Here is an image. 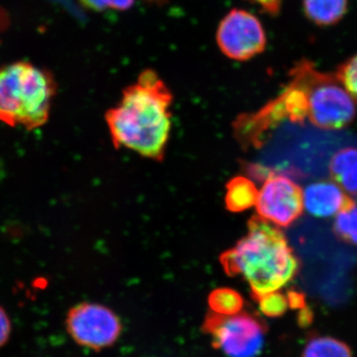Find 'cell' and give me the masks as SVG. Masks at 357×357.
<instances>
[{"label": "cell", "instance_id": "obj_15", "mask_svg": "<svg viewBox=\"0 0 357 357\" xmlns=\"http://www.w3.org/2000/svg\"><path fill=\"white\" fill-rule=\"evenodd\" d=\"M333 229L342 241L357 246V204L352 202L337 213Z\"/></svg>", "mask_w": 357, "mask_h": 357}, {"label": "cell", "instance_id": "obj_2", "mask_svg": "<svg viewBox=\"0 0 357 357\" xmlns=\"http://www.w3.org/2000/svg\"><path fill=\"white\" fill-rule=\"evenodd\" d=\"M222 263L227 274L245 279L257 299L278 292L298 271L287 239L259 217L250 220L246 236L222 256Z\"/></svg>", "mask_w": 357, "mask_h": 357}, {"label": "cell", "instance_id": "obj_5", "mask_svg": "<svg viewBox=\"0 0 357 357\" xmlns=\"http://www.w3.org/2000/svg\"><path fill=\"white\" fill-rule=\"evenodd\" d=\"M204 328L213 337L215 345L229 357H255L261 351L264 330L257 319L248 314L206 319Z\"/></svg>", "mask_w": 357, "mask_h": 357}, {"label": "cell", "instance_id": "obj_8", "mask_svg": "<svg viewBox=\"0 0 357 357\" xmlns=\"http://www.w3.org/2000/svg\"><path fill=\"white\" fill-rule=\"evenodd\" d=\"M255 206L259 218L279 227H289L304 208L302 190L286 176H269L258 191Z\"/></svg>", "mask_w": 357, "mask_h": 357}, {"label": "cell", "instance_id": "obj_6", "mask_svg": "<svg viewBox=\"0 0 357 357\" xmlns=\"http://www.w3.org/2000/svg\"><path fill=\"white\" fill-rule=\"evenodd\" d=\"M66 323L73 340L93 351L114 344L121 333L119 317L109 307L93 303H82L72 307Z\"/></svg>", "mask_w": 357, "mask_h": 357}, {"label": "cell", "instance_id": "obj_13", "mask_svg": "<svg viewBox=\"0 0 357 357\" xmlns=\"http://www.w3.org/2000/svg\"><path fill=\"white\" fill-rule=\"evenodd\" d=\"M302 357H354L349 345L337 338L317 337L307 342Z\"/></svg>", "mask_w": 357, "mask_h": 357}, {"label": "cell", "instance_id": "obj_4", "mask_svg": "<svg viewBox=\"0 0 357 357\" xmlns=\"http://www.w3.org/2000/svg\"><path fill=\"white\" fill-rule=\"evenodd\" d=\"M291 82L304 91L307 119L317 128L340 129L349 126L356 114V100L337 75L317 69L311 61L302 60L291 70Z\"/></svg>", "mask_w": 357, "mask_h": 357}, {"label": "cell", "instance_id": "obj_21", "mask_svg": "<svg viewBox=\"0 0 357 357\" xmlns=\"http://www.w3.org/2000/svg\"><path fill=\"white\" fill-rule=\"evenodd\" d=\"M289 307L292 309L302 310L306 306V300L304 295L298 292H290L288 294Z\"/></svg>", "mask_w": 357, "mask_h": 357}, {"label": "cell", "instance_id": "obj_14", "mask_svg": "<svg viewBox=\"0 0 357 357\" xmlns=\"http://www.w3.org/2000/svg\"><path fill=\"white\" fill-rule=\"evenodd\" d=\"M211 311L220 316H232L238 314L243 307L241 294L229 288H218L208 297Z\"/></svg>", "mask_w": 357, "mask_h": 357}, {"label": "cell", "instance_id": "obj_3", "mask_svg": "<svg viewBox=\"0 0 357 357\" xmlns=\"http://www.w3.org/2000/svg\"><path fill=\"white\" fill-rule=\"evenodd\" d=\"M56 84L50 73L27 62L0 68V121L32 130L48 121Z\"/></svg>", "mask_w": 357, "mask_h": 357}, {"label": "cell", "instance_id": "obj_11", "mask_svg": "<svg viewBox=\"0 0 357 357\" xmlns=\"http://www.w3.org/2000/svg\"><path fill=\"white\" fill-rule=\"evenodd\" d=\"M310 21L321 27L337 24L349 9V0H303Z\"/></svg>", "mask_w": 357, "mask_h": 357}, {"label": "cell", "instance_id": "obj_1", "mask_svg": "<svg viewBox=\"0 0 357 357\" xmlns=\"http://www.w3.org/2000/svg\"><path fill=\"white\" fill-rule=\"evenodd\" d=\"M172 95L153 70H145L137 83L124 91L121 103L107 114L115 146L147 158L163 156L171 130Z\"/></svg>", "mask_w": 357, "mask_h": 357}, {"label": "cell", "instance_id": "obj_19", "mask_svg": "<svg viewBox=\"0 0 357 357\" xmlns=\"http://www.w3.org/2000/svg\"><path fill=\"white\" fill-rule=\"evenodd\" d=\"M11 332V324L6 311L0 307V347L8 340Z\"/></svg>", "mask_w": 357, "mask_h": 357}, {"label": "cell", "instance_id": "obj_20", "mask_svg": "<svg viewBox=\"0 0 357 357\" xmlns=\"http://www.w3.org/2000/svg\"><path fill=\"white\" fill-rule=\"evenodd\" d=\"M249 1L259 6L264 13L270 15L275 16L280 13L281 0H249Z\"/></svg>", "mask_w": 357, "mask_h": 357}, {"label": "cell", "instance_id": "obj_17", "mask_svg": "<svg viewBox=\"0 0 357 357\" xmlns=\"http://www.w3.org/2000/svg\"><path fill=\"white\" fill-rule=\"evenodd\" d=\"M335 75L352 98L357 100V54L342 63Z\"/></svg>", "mask_w": 357, "mask_h": 357}, {"label": "cell", "instance_id": "obj_7", "mask_svg": "<svg viewBox=\"0 0 357 357\" xmlns=\"http://www.w3.org/2000/svg\"><path fill=\"white\" fill-rule=\"evenodd\" d=\"M217 41L227 57L248 61L264 51L266 35L261 22L253 14L234 9L218 26Z\"/></svg>", "mask_w": 357, "mask_h": 357}, {"label": "cell", "instance_id": "obj_22", "mask_svg": "<svg viewBox=\"0 0 357 357\" xmlns=\"http://www.w3.org/2000/svg\"><path fill=\"white\" fill-rule=\"evenodd\" d=\"M312 318H314V316H312V311H310L307 307L300 310L299 321L301 326H309L312 323Z\"/></svg>", "mask_w": 357, "mask_h": 357}, {"label": "cell", "instance_id": "obj_18", "mask_svg": "<svg viewBox=\"0 0 357 357\" xmlns=\"http://www.w3.org/2000/svg\"><path fill=\"white\" fill-rule=\"evenodd\" d=\"M82 3L89 9L96 11L115 9L126 10L133 6L134 0H81Z\"/></svg>", "mask_w": 357, "mask_h": 357}, {"label": "cell", "instance_id": "obj_10", "mask_svg": "<svg viewBox=\"0 0 357 357\" xmlns=\"http://www.w3.org/2000/svg\"><path fill=\"white\" fill-rule=\"evenodd\" d=\"M330 171L344 191L357 195V148L345 147L333 155Z\"/></svg>", "mask_w": 357, "mask_h": 357}, {"label": "cell", "instance_id": "obj_9", "mask_svg": "<svg viewBox=\"0 0 357 357\" xmlns=\"http://www.w3.org/2000/svg\"><path fill=\"white\" fill-rule=\"evenodd\" d=\"M302 195L305 210L317 218L337 215L352 203L344 190L330 181L312 183L305 188Z\"/></svg>", "mask_w": 357, "mask_h": 357}, {"label": "cell", "instance_id": "obj_12", "mask_svg": "<svg viewBox=\"0 0 357 357\" xmlns=\"http://www.w3.org/2000/svg\"><path fill=\"white\" fill-rule=\"evenodd\" d=\"M257 196V189L250 180L236 177L232 178L227 185L225 203L229 210L238 213L255 206Z\"/></svg>", "mask_w": 357, "mask_h": 357}, {"label": "cell", "instance_id": "obj_16", "mask_svg": "<svg viewBox=\"0 0 357 357\" xmlns=\"http://www.w3.org/2000/svg\"><path fill=\"white\" fill-rule=\"evenodd\" d=\"M260 309L263 314L270 318H278L283 316L289 307L287 296L278 292L267 294L260 298Z\"/></svg>", "mask_w": 357, "mask_h": 357}]
</instances>
